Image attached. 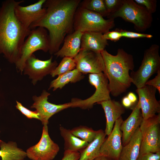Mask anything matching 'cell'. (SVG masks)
Returning a JSON list of instances; mask_svg holds the SVG:
<instances>
[{
	"instance_id": "obj_1",
	"label": "cell",
	"mask_w": 160,
	"mask_h": 160,
	"mask_svg": "<svg viewBox=\"0 0 160 160\" xmlns=\"http://www.w3.org/2000/svg\"><path fill=\"white\" fill-rule=\"evenodd\" d=\"M81 1L46 0L43 5L46 9L45 14L31 25V29L40 27L48 31L50 54L57 52L66 36L73 32L74 15Z\"/></svg>"
},
{
	"instance_id": "obj_2",
	"label": "cell",
	"mask_w": 160,
	"mask_h": 160,
	"mask_svg": "<svg viewBox=\"0 0 160 160\" xmlns=\"http://www.w3.org/2000/svg\"><path fill=\"white\" fill-rule=\"evenodd\" d=\"M24 1L7 0L0 7V54L15 64L20 57L22 46L31 30L24 27L15 14L16 7Z\"/></svg>"
},
{
	"instance_id": "obj_3",
	"label": "cell",
	"mask_w": 160,
	"mask_h": 160,
	"mask_svg": "<svg viewBox=\"0 0 160 160\" xmlns=\"http://www.w3.org/2000/svg\"><path fill=\"white\" fill-rule=\"evenodd\" d=\"M101 53L105 65L103 73L108 80L110 94L118 97L125 92L132 83L129 71L134 68L133 56L122 48L118 49L115 55L105 49Z\"/></svg>"
},
{
	"instance_id": "obj_4",
	"label": "cell",
	"mask_w": 160,
	"mask_h": 160,
	"mask_svg": "<svg viewBox=\"0 0 160 160\" xmlns=\"http://www.w3.org/2000/svg\"><path fill=\"white\" fill-rule=\"evenodd\" d=\"M117 17L133 24L135 29L140 32L150 28L153 21L152 14L133 0H122L119 8L108 17L114 19Z\"/></svg>"
},
{
	"instance_id": "obj_5",
	"label": "cell",
	"mask_w": 160,
	"mask_h": 160,
	"mask_svg": "<svg viewBox=\"0 0 160 160\" xmlns=\"http://www.w3.org/2000/svg\"><path fill=\"white\" fill-rule=\"evenodd\" d=\"M114 19H105L100 15L78 7L73 20L74 31H94L104 34L115 26Z\"/></svg>"
},
{
	"instance_id": "obj_6",
	"label": "cell",
	"mask_w": 160,
	"mask_h": 160,
	"mask_svg": "<svg viewBox=\"0 0 160 160\" xmlns=\"http://www.w3.org/2000/svg\"><path fill=\"white\" fill-rule=\"evenodd\" d=\"M27 37L22 46L20 57L15 64L17 71L21 73L26 60L34 52L41 50L47 52L50 48L49 34L44 28L39 27L31 29Z\"/></svg>"
},
{
	"instance_id": "obj_7",
	"label": "cell",
	"mask_w": 160,
	"mask_h": 160,
	"mask_svg": "<svg viewBox=\"0 0 160 160\" xmlns=\"http://www.w3.org/2000/svg\"><path fill=\"white\" fill-rule=\"evenodd\" d=\"M159 46L153 44L145 51L141 65L136 71H132L130 75L132 82L137 88L145 85L153 74L160 69Z\"/></svg>"
},
{
	"instance_id": "obj_8",
	"label": "cell",
	"mask_w": 160,
	"mask_h": 160,
	"mask_svg": "<svg viewBox=\"0 0 160 160\" xmlns=\"http://www.w3.org/2000/svg\"><path fill=\"white\" fill-rule=\"evenodd\" d=\"M88 78L89 83L95 88V92L91 96L84 100L72 98L70 102L71 107H78L83 109H90L95 103L111 99L108 80L103 72L90 73Z\"/></svg>"
},
{
	"instance_id": "obj_9",
	"label": "cell",
	"mask_w": 160,
	"mask_h": 160,
	"mask_svg": "<svg viewBox=\"0 0 160 160\" xmlns=\"http://www.w3.org/2000/svg\"><path fill=\"white\" fill-rule=\"evenodd\" d=\"M140 129L141 141L139 155L160 152V113L143 119Z\"/></svg>"
},
{
	"instance_id": "obj_10",
	"label": "cell",
	"mask_w": 160,
	"mask_h": 160,
	"mask_svg": "<svg viewBox=\"0 0 160 160\" xmlns=\"http://www.w3.org/2000/svg\"><path fill=\"white\" fill-rule=\"evenodd\" d=\"M60 150L58 145L50 138L47 125H44L41 138L35 145L26 151L27 156L32 160H52Z\"/></svg>"
},
{
	"instance_id": "obj_11",
	"label": "cell",
	"mask_w": 160,
	"mask_h": 160,
	"mask_svg": "<svg viewBox=\"0 0 160 160\" xmlns=\"http://www.w3.org/2000/svg\"><path fill=\"white\" fill-rule=\"evenodd\" d=\"M73 59L76 68L83 74L99 73L105 70L104 62L100 52L81 49Z\"/></svg>"
},
{
	"instance_id": "obj_12",
	"label": "cell",
	"mask_w": 160,
	"mask_h": 160,
	"mask_svg": "<svg viewBox=\"0 0 160 160\" xmlns=\"http://www.w3.org/2000/svg\"><path fill=\"white\" fill-rule=\"evenodd\" d=\"M52 56L46 60H42L37 58L32 54L26 60L23 70L24 75H27L31 82L35 85L47 75L50 74L58 65L57 62L52 61Z\"/></svg>"
},
{
	"instance_id": "obj_13",
	"label": "cell",
	"mask_w": 160,
	"mask_h": 160,
	"mask_svg": "<svg viewBox=\"0 0 160 160\" xmlns=\"http://www.w3.org/2000/svg\"><path fill=\"white\" fill-rule=\"evenodd\" d=\"M123 121L121 116L115 121L110 134L105 138L100 149L101 155L109 159L119 160L123 146L122 144V132L120 125Z\"/></svg>"
},
{
	"instance_id": "obj_14",
	"label": "cell",
	"mask_w": 160,
	"mask_h": 160,
	"mask_svg": "<svg viewBox=\"0 0 160 160\" xmlns=\"http://www.w3.org/2000/svg\"><path fill=\"white\" fill-rule=\"evenodd\" d=\"M50 95L44 90L40 96L34 95L32 97L34 103L31 108L36 109L39 114L40 120L44 125H47L49 119L53 115L71 106L70 102L59 105L49 102L48 99Z\"/></svg>"
},
{
	"instance_id": "obj_15",
	"label": "cell",
	"mask_w": 160,
	"mask_h": 160,
	"mask_svg": "<svg viewBox=\"0 0 160 160\" xmlns=\"http://www.w3.org/2000/svg\"><path fill=\"white\" fill-rule=\"evenodd\" d=\"M157 90L155 87L148 85L137 88L136 90L143 119L160 113V101L157 100L155 96Z\"/></svg>"
},
{
	"instance_id": "obj_16",
	"label": "cell",
	"mask_w": 160,
	"mask_h": 160,
	"mask_svg": "<svg viewBox=\"0 0 160 160\" xmlns=\"http://www.w3.org/2000/svg\"><path fill=\"white\" fill-rule=\"evenodd\" d=\"M46 1V0H39L37 2L28 6H23L20 4L16 7L15 10V16L24 27L30 29V27L32 24L44 16L46 9L43 7V6Z\"/></svg>"
},
{
	"instance_id": "obj_17",
	"label": "cell",
	"mask_w": 160,
	"mask_h": 160,
	"mask_svg": "<svg viewBox=\"0 0 160 160\" xmlns=\"http://www.w3.org/2000/svg\"><path fill=\"white\" fill-rule=\"evenodd\" d=\"M132 108V111L131 113L126 119L122 121L120 126V129L122 132L123 146L129 142L137 129L140 127L143 119L140 104L138 101Z\"/></svg>"
},
{
	"instance_id": "obj_18",
	"label": "cell",
	"mask_w": 160,
	"mask_h": 160,
	"mask_svg": "<svg viewBox=\"0 0 160 160\" xmlns=\"http://www.w3.org/2000/svg\"><path fill=\"white\" fill-rule=\"evenodd\" d=\"M97 104L101 105L105 112L106 124L104 132L108 136L112 131L116 121L125 113V109L119 102L111 99Z\"/></svg>"
},
{
	"instance_id": "obj_19",
	"label": "cell",
	"mask_w": 160,
	"mask_h": 160,
	"mask_svg": "<svg viewBox=\"0 0 160 160\" xmlns=\"http://www.w3.org/2000/svg\"><path fill=\"white\" fill-rule=\"evenodd\" d=\"M82 32L74 31L65 37L61 48L54 55L57 57H69L74 58L81 50Z\"/></svg>"
},
{
	"instance_id": "obj_20",
	"label": "cell",
	"mask_w": 160,
	"mask_h": 160,
	"mask_svg": "<svg viewBox=\"0 0 160 160\" xmlns=\"http://www.w3.org/2000/svg\"><path fill=\"white\" fill-rule=\"evenodd\" d=\"M108 45L107 40L104 38L102 33L94 31H86L83 33L81 49L101 52Z\"/></svg>"
},
{
	"instance_id": "obj_21",
	"label": "cell",
	"mask_w": 160,
	"mask_h": 160,
	"mask_svg": "<svg viewBox=\"0 0 160 160\" xmlns=\"http://www.w3.org/2000/svg\"><path fill=\"white\" fill-rule=\"evenodd\" d=\"M141 135L139 127L129 142L123 146L119 160H137L140 154Z\"/></svg>"
},
{
	"instance_id": "obj_22",
	"label": "cell",
	"mask_w": 160,
	"mask_h": 160,
	"mask_svg": "<svg viewBox=\"0 0 160 160\" xmlns=\"http://www.w3.org/2000/svg\"><path fill=\"white\" fill-rule=\"evenodd\" d=\"M106 135L103 130H97V134L93 140L80 151V156L78 160H93L101 155L100 148Z\"/></svg>"
},
{
	"instance_id": "obj_23",
	"label": "cell",
	"mask_w": 160,
	"mask_h": 160,
	"mask_svg": "<svg viewBox=\"0 0 160 160\" xmlns=\"http://www.w3.org/2000/svg\"><path fill=\"white\" fill-rule=\"evenodd\" d=\"M0 157L1 160H23L27 156L26 152L18 148L15 142H0Z\"/></svg>"
},
{
	"instance_id": "obj_24",
	"label": "cell",
	"mask_w": 160,
	"mask_h": 160,
	"mask_svg": "<svg viewBox=\"0 0 160 160\" xmlns=\"http://www.w3.org/2000/svg\"><path fill=\"white\" fill-rule=\"evenodd\" d=\"M60 130L64 140L65 151H80L89 143L75 136L70 129L60 127Z\"/></svg>"
},
{
	"instance_id": "obj_25",
	"label": "cell",
	"mask_w": 160,
	"mask_h": 160,
	"mask_svg": "<svg viewBox=\"0 0 160 160\" xmlns=\"http://www.w3.org/2000/svg\"><path fill=\"white\" fill-rule=\"evenodd\" d=\"M83 74L76 69L60 75L50 83L48 89L53 88V91L58 89H61L69 83H75L83 79Z\"/></svg>"
},
{
	"instance_id": "obj_26",
	"label": "cell",
	"mask_w": 160,
	"mask_h": 160,
	"mask_svg": "<svg viewBox=\"0 0 160 160\" xmlns=\"http://www.w3.org/2000/svg\"><path fill=\"white\" fill-rule=\"evenodd\" d=\"M79 7L98 13L103 17L110 15L104 0H84L81 1Z\"/></svg>"
},
{
	"instance_id": "obj_27",
	"label": "cell",
	"mask_w": 160,
	"mask_h": 160,
	"mask_svg": "<svg viewBox=\"0 0 160 160\" xmlns=\"http://www.w3.org/2000/svg\"><path fill=\"white\" fill-rule=\"evenodd\" d=\"M71 133L75 136L88 143L92 141L97 133L92 128L83 126H80L71 130Z\"/></svg>"
},
{
	"instance_id": "obj_28",
	"label": "cell",
	"mask_w": 160,
	"mask_h": 160,
	"mask_svg": "<svg viewBox=\"0 0 160 160\" xmlns=\"http://www.w3.org/2000/svg\"><path fill=\"white\" fill-rule=\"evenodd\" d=\"M76 66L73 58L64 57L50 75L53 77L56 76H58L74 69L76 68Z\"/></svg>"
},
{
	"instance_id": "obj_29",
	"label": "cell",
	"mask_w": 160,
	"mask_h": 160,
	"mask_svg": "<svg viewBox=\"0 0 160 160\" xmlns=\"http://www.w3.org/2000/svg\"><path fill=\"white\" fill-rule=\"evenodd\" d=\"M16 108L28 119H36L40 120L39 114L36 111H32L24 107L21 103L16 101Z\"/></svg>"
},
{
	"instance_id": "obj_30",
	"label": "cell",
	"mask_w": 160,
	"mask_h": 160,
	"mask_svg": "<svg viewBox=\"0 0 160 160\" xmlns=\"http://www.w3.org/2000/svg\"><path fill=\"white\" fill-rule=\"evenodd\" d=\"M106 9L110 15L116 11L121 6L122 0H104Z\"/></svg>"
},
{
	"instance_id": "obj_31",
	"label": "cell",
	"mask_w": 160,
	"mask_h": 160,
	"mask_svg": "<svg viewBox=\"0 0 160 160\" xmlns=\"http://www.w3.org/2000/svg\"><path fill=\"white\" fill-rule=\"evenodd\" d=\"M138 4L143 6L150 13L152 14L156 10L157 2L156 0H134Z\"/></svg>"
},
{
	"instance_id": "obj_32",
	"label": "cell",
	"mask_w": 160,
	"mask_h": 160,
	"mask_svg": "<svg viewBox=\"0 0 160 160\" xmlns=\"http://www.w3.org/2000/svg\"><path fill=\"white\" fill-rule=\"evenodd\" d=\"M122 37L129 38H151L153 36L150 34L136 33L126 30L119 29Z\"/></svg>"
},
{
	"instance_id": "obj_33",
	"label": "cell",
	"mask_w": 160,
	"mask_h": 160,
	"mask_svg": "<svg viewBox=\"0 0 160 160\" xmlns=\"http://www.w3.org/2000/svg\"><path fill=\"white\" fill-rule=\"evenodd\" d=\"M103 36L105 39L116 42L119 41L122 37L119 29H116L114 31H108L104 34Z\"/></svg>"
},
{
	"instance_id": "obj_34",
	"label": "cell",
	"mask_w": 160,
	"mask_h": 160,
	"mask_svg": "<svg viewBox=\"0 0 160 160\" xmlns=\"http://www.w3.org/2000/svg\"><path fill=\"white\" fill-rule=\"evenodd\" d=\"M157 73V75L154 78L150 80H148L145 84L148 85L153 87L156 88L160 94V69Z\"/></svg>"
},
{
	"instance_id": "obj_35",
	"label": "cell",
	"mask_w": 160,
	"mask_h": 160,
	"mask_svg": "<svg viewBox=\"0 0 160 160\" xmlns=\"http://www.w3.org/2000/svg\"><path fill=\"white\" fill-rule=\"evenodd\" d=\"M137 160H160V152L146 153L139 156Z\"/></svg>"
},
{
	"instance_id": "obj_36",
	"label": "cell",
	"mask_w": 160,
	"mask_h": 160,
	"mask_svg": "<svg viewBox=\"0 0 160 160\" xmlns=\"http://www.w3.org/2000/svg\"><path fill=\"white\" fill-rule=\"evenodd\" d=\"M80 153L78 151H65L61 160H78Z\"/></svg>"
},
{
	"instance_id": "obj_37",
	"label": "cell",
	"mask_w": 160,
	"mask_h": 160,
	"mask_svg": "<svg viewBox=\"0 0 160 160\" xmlns=\"http://www.w3.org/2000/svg\"><path fill=\"white\" fill-rule=\"evenodd\" d=\"M121 104L124 108H130L133 105L127 96L122 98Z\"/></svg>"
},
{
	"instance_id": "obj_38",
	"label": "cell",
	"mask_w": 160,
	"mask_h": 160,
	"mask_svg": "<svg viewBox=\"0 0 160 160\" xmlns=\"http://www.w3.org/2000/svg\"><path fill=\"white\" fill-rule=\"evenodd\" d=\"M127 96L133 105L137 103V97L135 94L133 92H129Z\"/></svg>"
},
{
	"instance_id": "obj_39",
	"label": "cell",
	"mask_w": 160,
	"mask_h": 160,
	"mask_svg": "<svg viewBox=\"0 0 160 160\" xmlns=\"http://www.w3.org/2000/svg\"><path fill=\"white\" fill-rule=\"evenodd\" d=\"M93 160H109V159L104 156L100 155Z\"/></svg>"
},
{
	"instance_id": "obj_40",
	"label": "cell",
	"mask_w": 160,
	"mask_h": 160,
	"mask_svg": "<svg viewBox=\"0 0 160 160\" xmlns=\"http://www.w3.org/2000/svg\"><path fill=\"white\" fill-rule=\"evenodd\" d=\"M1 141H2V140H0V142H1Z\"/></svg>"
},
{
	"instance_id": "obj_41",
	"label": "cell",
	"mask_w": 160,
	"mask_h": 160,
	"mask_svg": "<svg viewBox=\"0 0 160 160\" xmlns=\"http://www.w3.org/2000/svg\"><path fill=\"white\" fill-rule=\"evenodd\" d=\"M1 70V69H0V71Z\"/></svg>"
}]
</instances>
